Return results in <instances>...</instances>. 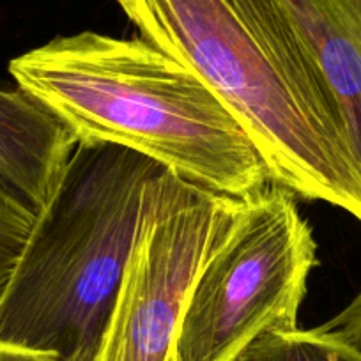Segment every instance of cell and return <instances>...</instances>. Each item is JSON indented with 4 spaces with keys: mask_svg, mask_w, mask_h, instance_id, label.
<instances>
[{
    "mask_svg": "<svg viewBox=\"0 0 361 361\" xmlns=\"http://www.w3.org/2000/svg\"><path fill=\"white\" fill-rule=\"evenodd\" d=\"M71 131L25 90L0 89V180L41 211L75 152Z\"/></svg>",
    "mask_w": 361,
    "mask_h": 361,
    "instance_id": "obj_6",
    "label": "cell"
},
{
    "mask_svg": "<svg viewBox=\"0 0 361 361\" xmlns=\"http://www.w3.org/2000/svg\"><path fill=\"white\" fill-rule=\"evenodd\" d=\"M234 200L176 177L131 252L96 361H173L183 305Z\"/></svg>",
    "mask_w": 361,
    "mask_h": 361,
    "instance_id": "obj_5",
    "label": "cell"
},
{
    "mask_svg": "<svg viewBox=\"0 0 361 361\" xmlns=\"http://www.w3.org/2000/svg\"><path fill=\"white\" fill-rule=\"evenodd\" d=\"M319 329L361 361V293Z\"/></svg>",
    "mask_w": 361,
    "mask_h": 361,
    "instance_id": "obj_10",
    "label": "cell"
},
{
    "mask_svg": "<svg viewBox=\"0 0 361 361\" xmlns=\"http://www.w3.org/2000/svg\"><path fill=\"white\" fill-rule=\"evenodd\" d=\"M140 37L195 71L243 124L271 180L361 224V165L286 0H116Z\"/></svg>",
    "mask_w": 361,
    "mask_h": 361,
    "instance_id": "obj_1",
    "label": "cell"
},
{
    "mask_svg": "<svg viewBox=\"0 0 361 361\" xmlns=\"http://www.w3.org/2000/svg\"><path fill=\"white\" fill-rule=\"evenodd\" d=\"M0 361H59V357L55 354L27 349L0 340Z\"/></svg>",
    "mask_w": 361,
    "mask_h": 361,
    "instance_id": "obj_11",
    "label": "cell"
},
{
    "mask_svg": "<svg viewBox=\"0 0 361 361\" xmlns=\"http://www.w3.org/2000/svg\"><path fill=\"white\" fill-rule=\"evenodd\" d=\"M235 361H360L319 328L267 333Z\"/></svg>",
    "mask_w": 361,
    "mask_h": 361,
    "instance_id": "obj_8",
    "label": "cell"
},
{
    "mask_svg": "<svg viewBox=\"0 0 361 361\" xmlns=\"http://www.w3.org/2000/svg\"><path fill=\"white\" fill-rule=\"evenodd\" d=\"M315 252L289 190L271 180L235 199L183 305L173 361H235L260 336L296 329Z\"/></svg>",
    "mask_w": 361,
    "mask_h": 361,
    "instance_id": "obj_4",
    "label": "cell"
},
{
    "mask_svg": "<svg viewBox=\"0 0 361 361\" xmlns=\"http://www.w3.org/2000/svg\"><path fill=\"white\" fill-rule=\"evenodd\" d=\"M36 214L23 197L0 180V293L18 264L32 232Z\"/></svg>",
    "mask_w": 361,
    "mask_h": 361,
    "instance_id": "obj_9",
    "label": "cell"
},
{
    "mask_svg": "<svg viewBox=\"0 0 361 361\" xmlns=\"http://www.w3.org/2000/svg\"><path fill=\"white\" fill-rule=\"evenodd\" d=\"M176 177L121 145H76L0 293V340L96 361L131 252Z\"/></svg>",
    "mask_w": 361,
    "mask_h": 361,
    "instance_id": "obj_3",
    "label": "cell"
},
{
    "mask_svg": "<svg viewBox=\"0 0 361 361\" xmlns=\"http://www.w3.org/2000/svg\"><path fill=\"white\" fill-rule=\"evenodd\" d=\"M9 73L78 144L121 145L232 199L271 183L250 135L213 89L144 37L59 36L13 59Z\"/></svg>",
    "mask_w": 361,
    "mask_h": 361,
    "instance_id": "obj_2",
    "label": "cell"
},
{
    "mask_svg": "<svg viewBox=\"0 0 361 361\" xmlns=\"http://www.w3.org/2000/svg\"><path fill=\"white\" fill-rule=\"evenodd\" d=\"M361 165V0H286Z\"/></svg>",
    "mask_w": 361,
    "mask_h": 361,
    "instance_id": "obj_7",
    "label": "cell"
}]
</instances>
